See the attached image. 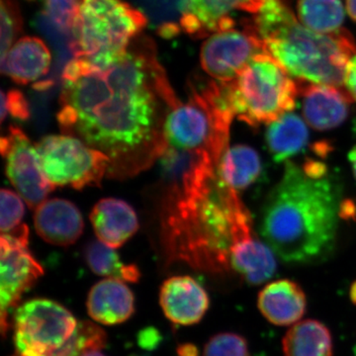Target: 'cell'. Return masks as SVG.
<instances>
[{
    "label": "cell",
    "mask_w": 356,
    "mask_h": 356,
    "mask_svg": "<svg viewBox=\"0 0 356 356\" xmlns=\"http://www.w3.org/2000/svg\"><path fill=\"white\" fill-rule=\"evenodd\" d=\"M341 202L332 178L310 177L287 161L262 207L261 235L287 264L325 261L336 247Z\"/></svg>",
    "instance_id": "7a4b0ae2"
},
{
    "label": "cell",
    "mask_w": 356,
    "mask_h": 356,
    "mask_svg": "<svg viewBox=\"0 0 356 356\" xmlns=\"http://www.w3.org/2000/svg\"><path fill=\"white\" fill-rule=\"evenodd\" d=\"M19 194L2 189L1 191V218L0 229L2 234H8L21 226L24 217L25 206Z\"/></svg>",
    "instance_id": "f1b7e54d"
},
{
    "label": "cell",
    "mask_w": 356,
    "mask_h": 356,
    "mask_svg": "<svg viewBox=\"0 0 356 356\" xmlns=\"http://www.w3.org/2000/svg\"><path fill=\"white\" fill-rule=\"evenodd\" d=\"M28 238L26 225L0 238V327L3 337L9 329V311L44 274L43 267L28 248Z\"/></svg>",
    "instance_id": "30bf717a"
},
{
    "label": "cell",
    "mask_w": 356,
    "mask_h": 356,
    "mask_svg": "<svg viewBox=\"0 0 356 356\" xmlns=\"http://www.w3.org/2000/svg\"><path fill=\"white\" fill-rule=\"evenodd\" d=\"M90 221L98 241L112 248H121L139 229V220L132 206L116 198L96 203Z\"/></svg>",
    "instance_id": "ac0fdd59"
},
{
    "label": "cell",
    "mask_w": 356,
    "mask_h": 356,
    "mask_svg": "<svg viewBox=\"0 0 356 356\" xmlns=\"http://www.w3.org/2000/svg\"><path fill=\"white\" fill-rule=\"evenodd\" d=\"M350 296L351 301H353V303L356 304V281L355 282H353V285H351Z\"/></svg>",
    "instance_id": "8d00e7d4"
},
{
    "label": "cell",
    "mask_w": 356,
    "mask_h": 356,
    "mask_svg": "<svg viewBox=\"0 0 356 356\" xmlns=\"http://www.w3.org/2000/svg\"><path fill=\"white\" fill-rule=\"evenodd\" d=\"M299 19L313 31L332 34L343 29L344 7L341 0H299Z\"/></svg>",
    "instance_id": "d4e9b609"
},
{
    "label": "cell",
    "mask_w": 356,
    "mask_h": 356,
    "mask_svg": "<svg viewBox=\"0 0 356 356\" xmlns=\"http://www.w3.org/2000/svg\"><path fill=\"white\" fill-rule=\"evenodd\" d=\"M348 161H350L353 175L356 178V146L353 147L348 153Z\"/></svg>",
    "instance_id": "e575fe53"
},
{
    "label": "cell",
    "mask_w": 356,
    "mask_h": 356,
    "mask_svg": "<svg viewBox=\"0 0 356 356\" xmlns=\"http://www.w3.org/2000/svg\"><path fill=\"white\" fill-rule=\"evenodd\" d=\"M178 353L180 356H198V350L196 346L192 344H184L178 348Z\"/></svg>",
    "instance_id": "d6a6232c"
},
{
    "label": "cell",
    "mask_w": 356,
    "mask_h": 356,
    "mask_svg": "<svg viewBox=\"0 0 356 356\" xmlns=\"http://www.w3.org/2000/svg\"><path fill=\"white\" fill-rule=\"evenodd\" d=\"M188 99L175 105L165 125V147L204 152L219 165L229 149V128L236 115L227 83L208 81L189 86Z\"/></svg>",
    "instance_id": "5b68a950"
},
{
    "label": "cell",
    "mask_w": 356,
    "mask_h": 356,
    "mask_svg": "<svg viewBox=\"0 0 356 356\" xmlns=\"http://www.w3.org/2000/svg\"><path fill=\"white\" fill-rule=\"evenodd\" d=\"M86 262L91 270L104 277L115 278L124 282L136 283L140 280L139 267L121 261L115 248L100 241L89 243L86 252Z\"/></svg>",
    "instance_id": "484cf974"
},
{
    "label": "cell",
    "mask_w": 356,
    "mask_h": 356,
    "mask_svg": "<svg viewBox=\"0 0 356 356\" xmlns=\"http://www.w3.org/2000/svg\"><path fill=\"white\" fill-rule=\"evenodd\" d=\"M227 88L236 117L254 128L292 111L299 92L291 76L269 54L254 58Z\"/></svg>",
    "instance_id": "52a82bcc"
},
{
    "label": "cell",
    "mask_w": 356,
    "mask_h": 356,
    "mask_svg": "<svg viewBox=\"0 0 356 356\" xmlns=\"http://www.w3.org/2000/svg\"><path fill=\"white\" fill-rule=\"evenodd\" d=\"M264 0H180L179 25L191 36H207L211 33L235 27V11L257 14Z\"/></svg>",
    "instance_id": "4fadbf2b"
},
{
    "label": "cell",
    "mask_w": 356,
    "mask_h": 356,
    "mask_svg": "<svg viewBox=\"0 0 356 356\" xmlns=\"http://www.w3.org/2000/svg\"><path fill=\"white\" fill-rule=\"evenodd\" d=\"M346 11L351 19L356 22V0H346Z\"/></svg>",
    "instance_id": "836d02e7"
},
{
    "label": "cell",
    "mask_w": 356,
    "mask_h": 356,
    "mask_svg": "<svg viewBox=\"0 0 356 356\" xmlns=\"http://www.w3.org/2000/svg\"><path fill=\"white\" fill-rule=\"evenodd\" d=\"M83 0H44V13L58 31L70 34L74 29Z\"/></svg>",
    "instance_id": "4316f807"
},
{
    "label": "cell",
    "mask_w": 356,
    "mask_h": 356,
    "mask_svg": "<svg viewBox=\"0 0 356 356\" xmlns=\"http://www.w3.org/2000/svg\"><path fill=\"white\" fill-rule=\"evenodd\" d=\"M254 25L269 55L291 76L310 83L344 86L346 65L356 54L346 29L322 34L301 24L285 0H264Z\"/></svg>",
    "instance_id": "277c9868"
},
{
    "label": "cell",
    "mask_w": 356,
    "mask_h": 356,
    "mask_svg": "<svg viewBox=\"0 0 356 356\" xmlns=\"http://www.w3.org/2000/svg\"><path fill=\"white\" fill-rule=\"evenodd\" d=\"M203 356H250L247 341L240 334L222 332L211 337Z\"/></svg>",
    "instance_id": "83f0119b"
},
{
    "label": "cell",
    "mask_w": 356,
    "mask_h": 356,
    "mask_svg": "<svg viewBox=\"0 0 356 356\" xmlns=\"http://www.w3.org/2000/svg\"><path fill=\"white\" fill-rule=\"evenodd\" d=\"M147 24L142 11L121 0H83L72 32L74 58L90 69H107Z\"/></svg>",
    "instance_id": "8992f818"
},
{
    "label": "cell",
    "mask_w": 356,
    "mask_h": 356,
    "mask_svg": "<svg viewBox=\"0 0 356 356\" xmlns=\"http://www.w3.org/2000/svg\"><path fill=\"white\" fill-rule=\"evenodd\" d=\"M6 175L14 188L30 208H37L55 188L46 177L36 147L21 129L11 126L0 142Z\"/></svg>",
    "instance_id": "7c38bea8"
},
{
    "label": "cell",
    "mask_w": 356,
    "mask_h": 356,
    "mask_svg": "<svg viewBox=\"0 0 356 356\" xmlns=\"http://www.w3.org/2000/svg\"><path fill=\"white\" fill-rule=\"evenodd\" d=\"M309 132L305 122L298 115L286 113L268 124L266 143L275 163L288 161L308 145Z\"/></svg>",
    "instance_id": "7402d4cb"
},
{
    "label": "cell",
    "mask_w": 356,
    "mask_h": 356,
    "mask_svg": "<svg viewBox=\"0 0 356 356\" xmlns=\"http://www.w3.org/2000/svg\"><path fill=\"white\" fill-rule=\"evenodd\" d=\"M282 346L285 356H332L331 332L316 320L292 325L283 339Z\"/></svg>",
    "instance_id": "cb8c5ba5"
},
{
    "label": "cell",
    "mask_w": 356,
    "mask_h": 356,
    "mask_svg": "<svg viewBox=\"0 0 356 356\" xmlns=\"http://www.w3.org/2000/svg\"><path fill=\"white\" fill-rule=\"evenodd\" d=\"M209 296L191 276H173L161 285L159 304L173 324L191 325L202 320L209 308Z\"/></svg>",
    "instance_id": "5bb4252c"
},
{
    "label": "cell",
    "mask_w": 356,
    "mask_h": 356,
    "mask_svg": "<svg viewBox=\"0 0 356 356\" xmlns=\"http://www.w3.org/2000/svg\"><path fill=\"white\" fill-rule=\"evenodd\" d=\"M79 324L58 302L29 300L14 314V356H74Z\"/></svg>",
    "instance_id": "ba28073f"
},
{
    "label": "cell",
    "mask_w": 356,
    "mask_h": 356,
    "mask_svg": "<svg viewBox=\"0 0 356 356\" xmlns=\"http://www.w3.org/2000/svg\"><path fill=\"white\" fill-rule=\"evenodd\" d=\"M63 79L60 130L106 154L107 177H134L161 158L166 118L180 100L151 44L104 70L72 58Z\"/></svg>",
    "instance_id": "6da1fadb"
},
{
    "label": "cell",
    "mask_w": 356,
    "mask_h": 356,
    "mask_svg": "<svg viewBox=\"0 0 356 356\" xmlns=\"http://www.w3.org/2000/svg\"><path fill=\"white\" fill-rule=\"evenodd\" d=\"M20 28V15L13 0H1V60L13 47Z\"/></svg>",
    "instance_id": "f546056e"
},
{
    "label": "cell",
    "mask_w": 356,
    "mask_h": 356,
    "mask_svg": "<svg viewBox=\"0 0 356 356\" xmlns=\"http://www.w3.org/2000/svg\"><path fill=\"white\" fill-rule=\"evenodd\" d=\"M51 51L37 37H24L16 42L1 60L2 74L15 83L27 84L46 76L50 70Z\"/></svg>",
    "instance_id": "44dd1931"
},
{
    "label": "cell",
    "mask_w": 356,
    "mask_h": 356,
    "mask_svg": "<svg viewBox=\"0 0 356 356\" xmlns=\"http://www.w3.org/2000/svg\"><path fill=\"white\" fill-rule=\"evenodd\" d=\"M229 266L250 285L262 284L275 273L273 250L255 238L252 224L236 234L229 254Z\"/></svg>",
    "instance_id": "e0dca14e"
},
{
    "label": "cell",
    "mask_w": 356,
    "mask_h": 356,
    "mask_svg": "<svg viewBox=\"0 0 356 356\" xmlns=\"http://www.w3.org/2000/svg\"><path fill=\"white\" fill-rule=\"evenodd\" d=\"M252 222L238 192L217 172L205 184L180 192H165L161 206V243L168 261L222 273L229 269L236 233Z\"/></svg>",
    "instance_id": "3957f363"
},
{
    "label": "cell",
    "mask_w": 356,
    "mask_h": 356,
    "mask_svg": "<svg viewBox=\"0 0 356 356\" xmlns=\"http://www.w3.org/2000/svg\"><path fill=\"white\" fill-rule=\"evenodd\" d=\"M344 86L346 90L353 96V100L356 102V54L346 65Z\"/></svg>",
    "instance_id": "1f68e13d"
},
{
    "label": "cell",
    "mask_w": 356,
    "mask_h": 356,
    "mask_svg": "<svg viewBox=\"0 0 356 356\" xmlns=\"http://www.w3.org/2000/svg\"><path fill=\"white\" fill-rule=\"evenodd\" d=\"M353 102L348 90L337 86L309 83L302 90L304 118L318 131H329L341 125Z\"/></svg>",
    "instance_id": "9a60e30c"
},
{
    "label": "cell",
    "mask_w": 356,
    "mask_h": 356,
    "mask_svg": "<svg viewBox=\"0 0 356 356\" xmlns=\"http://www.w3.org/2000/svg\"><path fill=\"white\" fill-rule=\"evenodd\" d=\"M37 234L51 245L67 247L83 235L81 211L70 201L54 198L44 200L36 208L34 217Z\"/></svg>",
    "instance_id": "2e32d148"
},
{
    "label": "cell",
    "mask_w": 356,
    "mask_h": 356,
    "mask_svg": "<svg viewBox=\"0 0 356 356\" xmlns=\"http://www.w3.org/2000/svg\"><path fill=\"white\" fill-rule=\"evenodd\" d=\"M257 306L264 318L275 325L296 324L307 308L305 293L294 281H273L264 287Z\"/></svg>",
    "instance_id": "ffe728a7"
},
{
    "label": "cell",
    "mask_w": 356,
    "mask_h": 356,
    "mask_svg": "<svg viewBox=\"0 0 356 356\" xmlns=\"http://www.w3.org/2000/svg\"><path fill=\"white\" fill-rule=\"evenodd\" d=\"M0 114H1V122L6 120L8 114L18 120L24 121L29 119V105L26 102L23 93L16 89H11L6 93L2 91Z\"/></svg>",
    "instance_id": "4dcf8cb0"
},
{
    "label": "cell",
    "mask_w": 356,
    "mask_h": 356,
    "mask_svg": "<svg viewBox=\"0 0 356 356\" xmlns=\"http://www.w3.org/2000/svg\"><path fill=\"white\" fill-rule=\"evenodd\" d=\"M268 54L254 24L214 33L203 44L201 67L222 83L234 81L254 58Z\"/></svg>",
    "instance_id": "8fae6325"
},
{
    "label": "cell",
    "mask_w": 356,
    "mask_h": 356,
    "mask_svg": "<svg viewBox=\"0 0 356 356\" xmlns=\"http://www.w3.org/2000/svg\"><path fill=\"white\" fill-rule=\"evenodd\" d=\"M217 170L222 181L238 192L248 188L261 178L262 163L254 149L236 145L225 152Z\"/></svg>",
    "instance_id": "603a6c76"
},
{
    "label": "cell",
    "mask_w": 356,
    "mask_h": 356,
    "mask_svg": "<svg viewBox=\"0 0 356 356\" xmlns=\"http://www.w3.org/2000/svg\"><path fill=\"white\" fill-rule=\"evenodd\" d=\"M36 149L42 170L55 186H99L108 173V156L72 136H47Z\"/></svg>",
    "instance_id": "9c48e42d"
},
{
    "label": "cell",
    "mask_w": 356,
    "mask_h": 356,
    "mask_svg": "<svg viewBox=\"0 0 356 356\" xmlns=\"http://www.w3.org/2000/svg\"><path fill=\"white\" fill-rule=\"evenodd\" d=\"M79 356H107L104 353H102V350H89L84 351Z\"/></svg>",
    "instance_id": "d590c367"
},
{
    "label": "cell",
    "mask_w": 356,
    "mask_h": 356,
    "mask_svg": "<svg viewBox=\"0 0 356 356\" xmlns=\"http://www.w3.org/2000/svg\"><path fill=\"white\" fill-rule=\"evenodd\" d=\"M86 306L89 317L95 322L119 325L135 313V297L124 281L106 278L91 288Z\"/></svg>",
    "instance_id": "d6986e66"
}]
</instances>
